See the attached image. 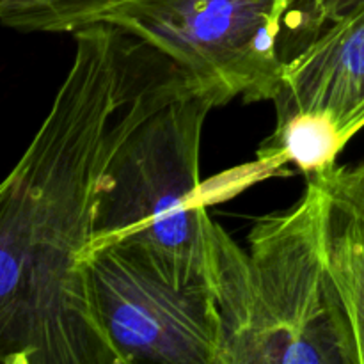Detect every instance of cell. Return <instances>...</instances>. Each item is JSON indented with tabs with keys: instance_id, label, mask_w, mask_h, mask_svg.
Returning a JSON list of instances; mask_svg holds the SVG:
<instances>
[{
	"instance_id": "1",
	"label": "cell",
	"mask_w": 364,
	"mask_h": 364,
	"mask_svg": "<svg viewBox=\"0 0 364 364\" xmlns=\"http://www.w3.org/2000/svg\"><path fill=\"white\" fill-rule=\"evenodd\" d=\"M48 114L0 188V359L123 364L89 284L103 176L124 139L192 80L114 23L75 34Z\"/></svg>"
},
{
	"instance_id": "2",
	"label": "cell",
	"mask_w": 364,
	"mask_h": 364,
	"mask_svg": "<svg viewBox=\"0 0 364 364\" xmlns=\"http://www.w3.org/2000/svg\"><path fill=\"white\" fill-rule=\"evenodd\" d=\"M208 284L219 315V364H350L315 178H306L290 210L255 220L245 249L213 219Z\"/></svg>"
},
{
	"instance_id": "3",
	"label": "cell",
	"mask_w": 364,
	"mask_h": 364,
	"mask_svg": "<svg viewBox=\"0 0 364 364\" xmlns=\"http://www.w3.org/2000/svg\"><path fill=\"white\" fill-rule=\"evenodd\" d=\"M224 105L219 92L191 82L124 139L103 176L89 252L130 244L176 283L208 284L213 219L201 144L210 112Z\"/></svg>"
},
{
	"instance_id": "4",
	"label": "cell",
	"mask_w": 364,
	"mask_h": 364,
	"mask_svg": "<svg viewBox=\"0 0 364 364\" xmlns=\"http://www.w3.org/2000/svg\"><path fill=\"white\" fill-rule=\"evenodd\" d=\"M354 0H137L119 25L224 102H274L288 68Z\"/></svg>"
},
{
	"instance_id": "5",
	"label": "cell",
	"mask_w": 364,
	"mask_h": 364,
	"mask_svg": "<svg viewBox=\"0 0 364 364\" xmlns=\"http://www.w3.org/2000/svg\"><path fill=\"white\" fill-rule=\"evenodd\" d=\"M85 267L98 318L123 364H219L210 284L176 283L130 244L89 252Z\"/></svg>"
},
{
	"instance_id": "6",
	"label": "cell",
	"mask_w": 364,
	"mask_h": 364,
	"mask_svg": "<svg viewBox=\"0 0 364 364\" xmlns=\"http://www.w3.org/2000/svg\"><path fill=\"white\" fill-rule=\"evenodd\" d=\"M276 117L315 112L326 117L345 144L364 128V0L338 14L288 68L274 100Z\"/></svg>"
},
{
	"instance_id": "7",
	"label": "cell",
	"mask_w": 364,
	"mask_h": 364,
	"mask_svg": "<svg viewBox=\"0 0 364 364\" xmlns=\"http://www.w3.org/2000/svg\"><path fill=\"white\" fill-rule=\"evenodd\" d=\"M309 178L323 192V256L350 364H364V156Z\"/></svg>"
},
{
	"instance_id": "8",
	"label": "cell",
	"mask_w": 364,
	"mask_h": 364,
	"mask_svg": "<svg viewBox=\"0 0 364 364\" xmlns=\"http://www.w3.org/2000/svg\"><path fill=\"white\" fill-rule=\"evenodd\" d=\"M137 0H0L4 27L25 34H75Z\"/></svg>"
}]
</instances>
